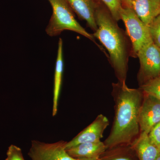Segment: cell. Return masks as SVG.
I'll return each instance as SVG.
<instances>
[{
	"label": "cell",
	"mask_w": 160,
	"mask_h": 160,
	"mask_svg": "<svg viewBox=\"0 0 160 160\" xmlns=\"http://www.w3.org/2000/svg\"><path fill=\"white\" fill-rule=\"evenodd\" d=\"M116 112L112 130L105 142L107 149L130 142L139 133V113L142 94L139 90L131 89L125 82L118 85Z\"/></svg>",
	"instance_id": "6da1fadb"
},
{
	"label": "cell",
	"mask_w": 160,
	"mask_h": 160,
	"mask_svg": "<svg viewBox=\"0 0 160 160\" xmlns=\"http://www.w3.org/2000/svg\"><path fill=\"white\" fill-rule=\"evenodd\" d=\"M95 20L98 29L92 35L109 52L111 65L120 82H125L131 53L128 39L109 10L99 6Z\"/></svg>",
	"instance_id": "7a4b0ae2"
},
{
	"label": "cell",
	"mask_w": 160,
	"mask_h": 160,
	"mask_svg": "<svg viewBox=\"0 0 160 160\" xmlns=\"http://www.w3.org/2000/svg\"><path fill=\"white\" fill-rule=\"evenodd\" d=\"M52 9V14L46 27V33L49 36H58L66 30L75 32L95 42L93 35L87 32L75 19L66 0H48Z\"/></svg>",
	"instance_id": "3957f363"
},
{
	"label": "cell",
	"mask_w": 160,
	"mask_h": 160,
	"mask_svg": "<svg viewBox=\"0 0 160 160\" xmlns=\"http://www.w3.org/2000/svg\"><path fill=\"white\" fill-rule=\"evenodd\" d=\"M120 18L125 24L131 42V56L137 57L140 49L152 42L148 26L141 21L130 7H122Z\"/></svg>",
	"instance_id": "277c9868"
},
{
	"label": "cell",
	"mask_w": 160,
	"mask_h": 160,
	"mask_svg": "<svg viewBox=\"0 0 160 160\" xmlns=\"http://www.w3.org/2000/svg\"><path fill=\"white\" fill-rule=\"evenodd\" d=\"M66 144L63 141L46 143L33 140L28 155L32 160H80L68 154Z\"/></svg>",
	"instance_id": "5b68a950"
},
{
	"label": "cell",
	"mask_w": 160,
	"mask_h": 160,
	"mask_svg": "<svg viewBox=\"0 0 160 160\" xmlns=\"http://www.w3.org/2000/svg\"><path fill=\"white\" fill-rule=\"evenodd\" d=\"M137 57L139 59L140 75L145 82L160 76V49L153 42L140 49Z\"/></svg>",
	"instance_id": "8992f818"
},
{
	"label": "cell",
	"mask_w": 160,
	"mask_h": 160,
	"mask_svg": "<svg viewBox=\"0 0 160 160\" xmlns=\"http://www.w3.org/2000/svg\"><path fill=\"white\" fill-rule=\"evenodd\" d=\"M138 121L141 132L149 134L160 122V100L146 94L140 107Z\"/></svg>",
	"instance_id": "52a82bcc"
},
{
	"label": "cell",
	"mask_w": 160,
	"mask_h": 160,
	"mask_svg": "<svg viewBox=\"0 0 160 160\" xmlns=\"http://www.w3.org/2000/svg\"><path fill=\"white\" fill-rule=\"evenodd\" d=\"M109 124V120L105 116L100 114L95 120L81 132L71 141L66 142V150L74 146L86 142H94L101 141L105 129Z\"/></svg>",
	"instance_id": "ba28073f"
},
{
	"label": "cell",
	"mask_w": 160,
	"mask_h": 160,
	"mask_svg": "<svg viewBox=\"0 0 160 160\" xmlns=\"http://www.w3.org/2000/svg\"><path fill=\"white\" fill-rule=\"evenodd\" d=\"M70 8L79 17L85 20L93 31L97 30L95 13L99 7L95 0H66Z\"/></svg>",
	"instance_id": "9c48e42d"
},
{
	"label": "cell",
	"mask_w": 160,
	"mask_h": 160,
	"mask_svg": "<svg viewBox=\"0 0 160 160\" xmlns=\"http://www.w3.org/2000/svg\"><path fill=\"white\" fill-rule=\"evenodd\" d=\"M131 8L148 26L160 14V0H132Z\"/></svg>",
	"instance_id": "30bf717a"
},
{
	"label": "cell",
	"mask_w": 160,
	"mask_h": 160,
	"mask_svg": "<svg viewBox=\"0 0 160 160\" xmlns=\"http://www.w3.org/2000/svg\"><path fill=\"white\" fill-rule=\"evenodd\" d=\"M107 149L101 141L79 144L66 150L71 157L77 159H90L99 160Z\"/></svg>",
	"instance_id": "8fae6325"
},
{
	"label": "cell",
	"mask_w": 160,
	"mask_h": 160,
	"mask_svg": "<svg viewBox=\"0 0 160 160\" xmlns=\"http://www.w3.org/2000/svg\"><path fill=\"white\" fill-rule=\"evenodd\" d=\"M132 147L139 160H156L160 155L159 150L152 142L148 134L145 132H141Z\"/></svg>",
	"instance_id": "7c38bea8"
},
{
	"label": "cell",
	"mask_w": 160,
	"mask_h": 160,
	"mask_svg": "<svg viewBox=\"0 0 160 160\" xmlns=\"http://www.w3.org/2000/svg\"><path fill=\"white\" fill-rule=\"evenodd\" d=\"M57 58L56 62L55 69L54 88H53V105L52 115L55 116L57 114L59 98L62 86L64 63L63 57V41L60 38L58 46Z\"/></svg>",
	"instance_id": "4fadbf2b"
},
{
	"label": "cell",
	"mask_w": 160,
	"mask_h": 160,
	"mask_svg": "<svg viewBox=\"0 0 160 160\" xmlns=\"http://www.w3.org/2000/svg\"><path fill=\"white\" fill-rule=\"evenodd\" d=\"M141 89L145 94L160 100V76L144 83Z\"/></svg>",
	"instance_id": "5bb4252c"
},
{
	"label": "cell",
	"mask_w": 160,
	"mask_h": 160,
	"mask_svg": "<svg viewBox=\"0 0 160 160\" xmlns=\"http://www.w3.org/2000/svg\"><path fill=\"white\" fill-rule=\"evenodd\" d=\"M148 28L152 42L160 49V14L152 22Z\"/></svg>",
	"instance_id": "9a60e30c"
},
{
	"label": "cell",
	"mask_w": 160,
	"mask_h": 160,
	"mask_svg": "<svg viewBox=\"0 0 160 160\" xmlns=\"http://www.w3.org/2000/svg\"><path fill=\"white\" fill-rule=\"evenodd\" d=\"M105 4L112 17L117 22L121 20L120 11L122 8L121 0H101Z\"/></svg>",
	"instance_id": "2e32d148"
},
{
	"label": "cell",
	"mask_w": 160,
	"mask_h": 160,
	"mask_svg": "<svg viewBox=\"0 0 160 160\" xmlns=\"http://www.w3.org/2000/svg\"><path fill=\"white\" fill-rule=\"evenodd\" d=\"M7 158L5 160H25L21 148L15 145L9 146L7 150Z\"/></svg>",
	"instance_id": "e0dca14e"
},
{
	"label": "cell",
	"mask_w": 160,
	"mask_h": 160,
	"mask_svg": "<svg viewBox=\"0 0 160 160\" xmlns=\"http://www.w3.org/2000/svg\"><path fill=\"white\" fill-rule=\"evenodd\" d=\"M148 135L152 142L160 151V122L151 129Z\"/></svg>",
	"instance_id": "ac0fdd59"
},
{
	"label": "cell",
	"mask_w": 160,
	"mask_h": 160,
	"mask_svg": "<svg viewBox=\"0 0 160 160\" xmlns=\"http://www.w3.org/2000/svg\"><path fill=\"white\" fill-rule=\"evenodd\" d=\"M99 160H132L128 156L122 154H114L100 158Z\"/></svg>",
	"instance_id": "d6986e66"
},
{
	"label": "cell",
	"mask_w": 160,
	"mask_h": 160,
	"mask_svg": "<svg viewBox=\"0 0 160 160\" xmlns=\"http://www.w3.org/2000/svg\"><path fill=\"white\" fill-rule=\"evenodd\" d=\"M122 7H130L132 0H121Z\"/></svg>",
	"instance_id": "ffe728a7"
},
{
	"label": "cell",
	"mask_w": 160,
	"mask_h": 160,
	"mask_svg": "<svg viewBox=\"0 0 160 160\" xmlns=\"http://www.w3.org/2000/svg\"><path fill=\"white\" fill-rule=\"evenodd\" d=\"M80 160H97L94 159H79Z\"/></svg>",
	"instance_id": "44dd1931"
},
{
	"label": "cell",
	"mask_w": 160,
	"mask_h": 160,
	"mask_svg": "<svg viewBox=\"0 0 160 160\" xmlns=\"http://www.w3.org/2000/svg\"><path fill=\"white\" fill-rule=\"evenodd\" d=\"M156 160H160V155L158 157V158Z\"/></svg>",
	"instance_id": "7402d4cb"
}]
</instances>
